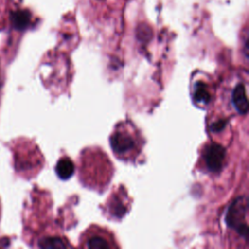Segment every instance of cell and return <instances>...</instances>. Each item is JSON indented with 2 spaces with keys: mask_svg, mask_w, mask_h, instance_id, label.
I'll return each mask as SVG.
<instances>
[{
  "mask_svg": "<svg viewBox=\"0 0 249 249\" xmlns=\"http://www.w3.org/2000/svg\"><path fill=\"white\" fill-rule=\"evenodd\" d=\"M128 209V202L126 196L119 191L114 194L108 200V211L111 216L115 218H122Z\"/></svg>",
  "mask_w": 249,
  "mask_h": 249,
  "instance_id": "5b68a950",
  "label": "cell"
},
{
  "mask_svg": "<svg viewBox=\"0 0 249 249\" xmlns=\"http://www.w3.org/2000/svg\"><path fill=\"white\" fill-rule=\"evenodd\" d=\"M232 103L240 114H245L248 109V100L245 88L242 84H238L232 91Z\"/></svg>",
  "mask_w": 249,
  "mask_h": 249,
  "instance_id": "52a82bcc",
  "label": "cell"
},
{
  "mask_svg": "<svg viewBox=\"0 0 249 249\" xmlns=\"http://www.w3.org/2000/svg\"><path fill=\"white\" fill-rule=\"evenodd\" d=\"M86 246L91 249H109L112 247H116L112 237L109 236L108 233L103 232L100 230H93L92 232L87 235Z\"/></svg>",
  "mask_w": 249,
  "mask_h": 249,
  "instance_id": "277c9868",
  "label": "cell"
},
{
  "mask_svg": "<svg viewBox=\"0 0 249 249\" xmlns=\"http://www.w3.org/2000/svg\"><path fill=\"white\" fill-rule=\"evenodd\" d=\"M74 170H75L74 163L67 157L60 158L55 166V172L57 176L62 180H66L70 178L73 175Z\"/></svg>",
  "mask_w": 249,
  "mask_h": 249,
  "instance_id": "ba28073f",
  "label": "cell"
},
{
  "mask_svg": "<svg viewBox=\"0 0 249 249\" xmlns=\"http://www.w3.org/2000/svg\"><path fill=\"white\" fill-rule=\"evenodd\" d=\"M202 160L206 169L210 172L220 171L226 160V150L217 143L208 144L202 153Z\"/></svg>",
  "mask_w": 249,
  "mask_h": 249,
  "instance_id": "3957f363",
  "label": "cell"
},
{
  "mask_svg": "<svg viewBox=\"0 0 249 249\" xmlns=\"http://www.w3.org/2000/svg\"><path fill=\"white\" fill-rule=\"evenodd\" d=\"M11 20L15 28L25 29L30 22V14L27 11H16L11 14Z\"/></svg>",
  "mask_w": 249,
  "mask_h": 249,
  "instance_id": "9c48e42d",
  "label": "cell"
},
{
  "mask_svg": "<svg viewBox=\"0 0 249 249\" xmlns=\"http://www.w3.org/2000/svg\"><path fill=\"white\" fill-rule=\"evenodd\" d=\"M226 124H227V122H226L225 120L221 119V120H218V121L214 122V123L211 124L210 129H211V131H213V132H219V131H221V130H223V129L225 128Z\"/></svg>",
  "mask_w": 249,
  "mask_h": 249,
  "instance_id": "8fae6325",
  "label": "cell"
},
{
  "mask_svg": "<svg viewBox=\"0 0 249 249\" xmlns=\"http://www.w3.org/2000/svg\"><path fill=\"white\" fill-rule=\"evenodd\" d=\"M110 144L117 157L128 160L140 151V135L132 124L122 123L116 125Z\"/></svg>",
  "mask_w": 249,
  "mask_h": 249,
  "instance_id": "6da1fadb",
  "label": "cell"
},
{
  "mask_svg": "<svg viewBox=\"0 0 249 249\" xmlns=\"http://www.w3.org/2000/svg\"><path fill=\"white\" fill-rule=\"evenodd\" d=\"M39 246L42 248H66L69 244L60 237L52 236L46 237L39 242Z\"/></svg>",
  "mask_w": 249,
  "mask_h": 249,
  "instance_id": "30bf717a",
  "label": "cell"
},
{
  "mask_svg": "<svg viewBox=\"0 0 249 249\" xmlns=\"http://www.w3.org/2000/svg\"><path fill=\"white\" fill-rule=\"evenodd\" d=\"M193 100L198 106L207 105L212 97V91L208 83L203 80H197L193 87Z\"/></svg>",
  "mask_w": 249,
  "mask_h": 249,
  "instance_id": "8992f818",
  "label": "cell"
},
{
  "mask_svg": "<svg viewBox=\"0 0 249 249\" xmlns=\"http://www.w3.org/2000/svg\"><path fill=\"white\" fill-rule=\"evenodd\" d=\"M247 212V199L246 197H237L229 207L226 222L228 226L234 229L237 233L246 239L248 228L245 220Z\"/></svg>",
  "mask_w": 249,
  "mask_h": 249,
  "instance_id": "7a4b0ae2",
  "label": "cell"
}]
</instances>
